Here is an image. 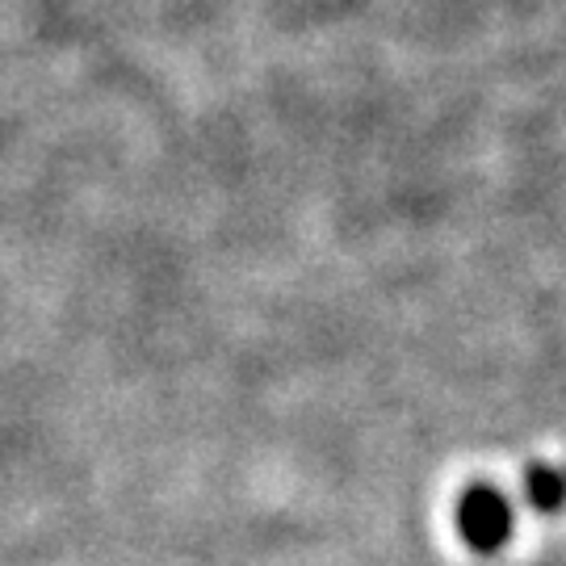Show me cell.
Instances as JSON below:
<instances>
[{
  "label": "cell",
  "instance_id": "7a4b0ae2",
  "mask_svg": "<svg viewBox=\"0 0 566 566\" xmlns=\"http://www.w3.org/2000/svg\"><path fill=\"white\" fill-rule=\"evenodd\" d=\"M528 495H537L542 507H554V500H558V479H554L549 470H537V474L528 479Z\"/></svg>",
  "mask_w": 566,
  "mask_h": 566
},
{
  "label": "cell",
  "instance_id": "6da1fadb",
  "mask_svg": "<svg viewBox=\"0 0 566 566\" xmlns=\"http://www.w3.org/2000/svg\"><path fill=\"white\" fill-rule=\"evenodd\" d=\"M462 537L474 549H495L507 537V504L491 486H474L458 507Z\"/></svg>",
  "mask_w": 566,
  "mask_h": 566
}]
</instances>
